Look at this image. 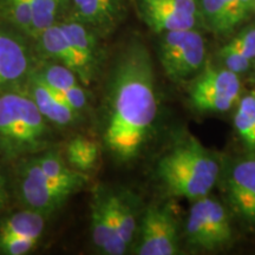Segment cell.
Masks as SVG:
<instances>
[{
	"label": "cell",
	"instance_id": "6da1fadb",
	"mask_svg": "<svg viewBox=\"0 0 255 255\" xmlns=\"http://www.w3.org/2000/svg\"><path fill=\"white\" fill-rule=\"evenodd\" d=\"M156 90L150 51L132 38L115 58L105 95L102 139L117 163H132L150 141L158 115Z\"/></svg>",
	"mask_w": 255,
	"mask_h": 255
},
{
	"label": "cell",
	"instance_id": "7a4b0ae2",
	"mask_svg": "<svg viewBox=\"0 0 255 255\" xmlns=\"http://www.w3.org/2000/svg\"><path fill=\"white\" fill-rule=\"evenodd\" d=\"M220 176L218 157L191 135L175 142L156 164V177L165 193L191 202L209 195Z\"/></svg>",
	"mask_w": 255,
	"mask_h": 255
},
{
	"label": "cell",
	"instance_id": "3957f363",
	"mask_svg": "<svg viewBox=\"0 0 255 255\" xmlns=\"http://www.w3.org/2000/svg\"><path fill=\"white\" fill-rule=\"evenodd\" d=\"M46 122L31 96L0 94V150L7 157L43 150L50 137Z\"/></svg>",
	"mask_w": 255,
	"mask_h": 255
},
{
	"label": "cell",
	"instance_id": "277c9868",
	"mask_svg": "<svg viewBox=\"0 0 255 255\" xmlns=\"http://www.w3.org/2000/svg\"><path fill=\"white\" fill-rule=\"evenodd\" d=\"M158 36L159 63L171 82L191 81L205 68L206 41L199 28L169 31Z\"/></svg>",
	"mask_w": 255,
	"mask_h": 255
},
{
	"label": "cell",
	"instance_id": "5b68a950",
	"mask_svg": "<svg viewBox=\"0 0 255 255\" xmlns=\"http://www.w3.org/2000/svg\"><path fill=\"white\" fill-rule=\"evenodd\" d=\"M184 237L188 246L216 252L233 242V227L228 209L215 197L207 195L194 201L188 214Z\"/></svg>",
	"mask_w": 255,
	"mask_h": 255
},
{
	"label": "cell",
	"instance_id": "8992f818",
	"mask_svg": "<svg viewBox=\"0 0 255 255\" xmlns=\"http://www.w3.org/2000/svg\"><path fill=\"white\" fill-rule=\"evenodd\" d=\"M241 91L240 76L207 60L205 68L191 79L188 96L199 113L225 114L238 103Z\"/></svg>",
	"mask_w": 255,
	"mask_h": 255
},
{
	"label": "cell",
	"instance_id": "52a82bcc",
	"mask_svg": "<svg viewBox=\"0 0 255 255\" xmlns=\"http://www.w3.org/2000/svg\"><path fill=\"white\" fill-rule=\"evenodd\" d=\"M133 253L138 255L180 254L177 221L169 206L150 205L144 210Z\"/></svg>",
	"mask_w": 255,
	"mask_h": 255
},
{
	"label": "cell",
	"instance_id": "ba28073f",
	"mask_svg": "<svg viewBox=\"0 0 255 255\" xmlns=\"http://www.w3.org/2000/svg\"><path fill=\"white\" fill-rule=\"evenodd\" d=\"M137 11L156 34L169 31L202 30L196 0H135Z\"/></svg>",
	"mask_w": 255,
	"mask_h": 255
},
{
	"label": "cell",
	"instance_id": "9c48e42d",
	"mask_svg": "<svg viewBox=\"0 0 255 255\" xmlns=\"http://www.w3.org/2000/svg\"><path fill=\"white\" fill-rule=\"evenodd\" d=\"M222 184L229 208L255 231V156L233 162L223 174Z\"/></svg>",
	"mask_w": 255,
	"mask_h": 255
},
{
	"label": "cell",
	"instance_id": "30bf717a",
	"mask_svg": "<svg viewBox=\"0 0 255 255\" xmlns=\"http://www.w3.org/2000/svg\"><path fill=\"white\" fill-rule=\"evenodd\" d=\"M19 190L24 205L43 215L55 212L75 194L50 180L34 159L25 163L21 169Z\"/></svg>",
	"mask_w": 255,
	"mask_h": 255
},
{
	"label": "cell",
	"instance_id": "8fae6325",
	"mask_svg": "<svg viewBox=\"0 0 255 255\" xmlns=\"http://www.w3.org/2000/svg\"><path fill=\"white\" fill-rule=\"evenodd\" d=\"M129 0H71V17L91 28L101 38L111 36L124 23Z\"/></svg>",
	"mask_w": 255,
	"mask_h": 255
},
{
	"label": "cell",
	"instance_id": "7c38bea8",
	"mask_svg": "<svg viewBox=\"0 0 255 255\" xmlns=\"http://www.w3.org/2000/svg\"><path fill=\"white\" fill-rule=\"evenodd\" d=\"M91 238L95 247L105 255H122L127 253V250L117 238L109 193L103 189L96 191L92 199Z\"/></svg>",
	"mask_w": 255,
	"mask_h": 255
},
{
	"label": "cell",
	"instance_id": "4fadbf2b",
	"mask_svg": "<svg viewBox=\"0 0 255 255\" xmlns=\"http://www.w3.org/2000/svg\"><path fill=\"white\" fill-rule=\"evenodd\" d=\"M23 36L4 28L0 32V89L19 82L30 70V51Z\"/></svg>",
	"mask_w": 255,
	"mask_h": 255
},
{
	"label": "cell",
	"instance_id": "5bb4252c",
	"mask_svg": "<svg viewBox=\"0 0 255 255\" xmlns=\"http://www.w3.org/2000/svg\"><path fill=\"white\" fill-rule=\"evenodd\" d=\"M33 40L37 44V50L44 57L68 66L78 76L79 81L84 85L91 84L92 81L84 64L65 37L59 24L44 30Z\"/></svg>",
	"mask_w": 255,
	"mask_h": 255
},
{
	"label": "cell",
	"instance_id": "9a60e30c",
	"mask_svg": "<svg viewBox=\"0 0 255 255\" xmlns=\"http://www.w3.org/2000/svg\"><path fill=\"white\" fill-rule=\"evenodd\" d=\"M59 26L62 27L64 34L75 49L82 63L84 64L91 81L94 82L100 71V65L103 58V38L71 17H66L60 21Z\"/></svg>",
	"mask_w": 255,
	"mask_h": 255
},
{
	"label": "cell",
	"instance_id": "2e32d148",
	"mask_svg": "<svg viewBox=\"0 0 255 255\" xmlns=\"http://www.w3.org/2000/svg\"><path fill=\"white\" fill-rule=\"evenodd\" d=\"M30 81L31 98L47 122L60 127L70 126L75 122L79 114L72 109L62 94L46 85L37 73L32 76Z\"/></svg>",
	"mask_w": 255,
	"mask_h": 255
},
{
	"label": "cell",
	"instance_id": "e0dca14e",
	"mask_svg": "<svg viewBox=\"0 0 255 255\" xmlns=\"http://www.w3.org/2000/svg\"><path fill=\"white\" fill-rule=\"evenodd\" d=\"M39 78L51 89L62 94L72 109L81 114L88 107V97L79 84V78L71 69L63 64H47L37 72Z\"/></svg>",
	"mask_w": 255,
	"mask_h": 255
},
{
	"label": "cell",
	"instance_id": "ac0fdd59",
	"mask_svg": "<svg viewBox=\"0 0 255 255\" xmlns=\"http://www.w3.org/2000/svg\"><path fill=\"white\" fill-rule=\"evenodd\" d=\"M44 174L53 182L68 188L73 193H77L87 186L89 176L87 173L73 169L65 159L57 152H47L40 157L34 158Z\"/></svg>",
	"mask_w": 255,
	"mask_h": 255
},
{
	"label": "cell",
	"instance_id": "d6986e66",
	"mask_svg": "<svg viewBox=\"0 0 255 255\" xmlns=\"http://www.w3.org/2000/svg\"><path fill=\"white\" fill-rule=\"evenodd\" d=\"M71 0H33L26 37L33 40L46 28L59 24L70 14Z\"/></svg>",
	"mask_w": 255,
	"mask_h": 255
},
{
	"label": "cell",
	"instance_id": "ffe728a7",
	"mask_svg": "<svg viewBox=\"0 0 255 255\" xmlns=\"http://www.w3.org/2000/svg\"><path fill=\"white\" fill-rule=\"evenodd\" d=\"M196 4L203 30L229 36L237 28L225 0H196Z\"/></svg>",
	"mask_w": 255,
	"mask_h": 255
},
{
	"label": "cell",
	"instance_id": "44dd1931",
	"mask_svg": "<svg viewBox=\"0 0 255 255\" xmlns=\"http://www.w3.org/2000/svg\"><path fill=\"white\" fill-rule=\"evenodd\" d=\"M44 216L36 210L26 209L5 219L0 225V237H24L39 240L44 231Z\"/></svg>",
	"mask_w": 255,
	"mask_h": 255
},
{
	"label": "cell",
	"instance_id": "7402d4cb",
	"mask_svg": "<svg viewBox=\"0 0 255 255\" xmlns=\"http://www.w3.org/2000/svg\"><path fill=\"white\" fill-rule=\"evenodd\" d=\"M113 208L117 237L123 247L128 251L137 232V218L135 207L127 197L121 194L109 193Z\"/></svg>",
	"mask_w": 255,
	"mask_h": 255
},
{
	"label": "cell",
	"instance_id": "603a6c76",
	"mask_svg": "<svg viewBox=\"0 0 255 255\" xmlns=\"http://www.w3.org/2000/svg\"><path fill=\"white\" fill-rule=\"evenodd\" d=\"M234 127L247 150L255 152V91L239 100Z\"/></svg>",
	"mask_w": 255,
	"mask_h": 255
},
{
	"label": "cell",
	"instance_id": "cb8c5ba5",
	"mask_svg": "<svg viewBox=\"0 0 255 255\" xmlns=\"http://www.w3.org/2000/svg\"><path fill=\"white\" fill-rule=\"evenodd\" d=\"M100 158V145L87 137H75L66 146L68 163L76 170L87 173L97 165Z\"/></svg>",
	"mask_w": 255,
	"mask_h": 255
},
{
	"label": "cell",
	"instance_id": "d4e9b609",
	"mask_svg": "<svg viewBox=\"0 0 255 255\" xmlns=\"http://www.w3.org/2000/svg\"><path fill=\"white\" fill-rule=\"evenodd\" d=\"M219 58L221 60V65L232 72L241 76L248 72L253 66V62L246 56L242 55L240 51L229 45L227 43L219 51Z\"/></svg>",
	"mask_w": 255,
	"mask_h": 255
},
{
	"label": "cell",
	"instance_id": "484cf974",
	"mask_svg": "<svg viewBox=\"0 0 255 255\" xmlns=\"http://www.w3.org/2000/svg\"><path fill=\"white\" fill-rule=\"evenodd\" d=\"M38 240L24 237H0V253L7 255H24L30 253Z\"/></svg>",
	"mask_w": 255,
	"mask_h": 255
},
{
	"label": "cell",
	"instance_id": "4316f807",
	"mask_svg": "<svg viewBox=\"0 0 255 255\" xmlns=\"http://www.w3.org/2000/svg\"><path fill=\"white\" fill-rule=\"evenodd\" d=\"M228 44L253 62L255 59V26L244 28Z\"/></svg>",
	"mask_w": 255,
	"mask_h": 255
},
{
	"label": "cell",
	"instance_id": "83f0119b",
	"mask_svg": "<svg viewBox=\"0 0 255 255\" xmlns=\"http://www.w3.org/2000/svg\"><path fill=\"white\" fill-rule=\"evenodd\" d=\"M225 2L237 27L254 14V0H225Z\"/></svg>",
	"mask_w": 255,
	"mask_h": 255
},
{
	"label": "cell",
	"instance_id": "f1b7e54d",
	"mask_svg": "<svg viewBox=\"0 0 255 255\" xmlns=\"http://www.w3.org/2000/svg\"><path fill=\"white\" fill-rule=\"evenodd\" d=\"M33 0H0V13L4 12L12 6L19 5V4H26V2H32Z\"/></svg>",
	"mask_w": 255,
	"mask_h": 255
},
{
	"label": "cell",
	"instance_id": "f546056e",
	"mask_svg": "<svg viewBox=\"0 0 255 255\" xmlns=\"http://www.w3.org/2000/svg\"><path fill=\"white\" fill-rule=\"evenodd\" d=\"M5 196H6V193H5V181H4V177H2V174L0 173V208H1L2 205H4Z\"/></svg>",
	"mask_w": 255,
	"mask_h": 255
},
{
	"label": "cell",
	"instance_id": "4dcf8cb0",
	"mask_svg": "<svg viewBox=\"0 0 255 255\" xmlns=\"http://www.w3.org/2000/svg\"><path fill=\"white\" fill-rule=\"evenodd\" d=\"M252 68H253V70H254V75H255V59L253 60V66H252Z\"/></svg>",
	"mask_w": 255,
	"mask_h": 255
},
{
	"label": "cell",
	"instance_id": "1f68e13d",
	"mask_svg": "<svg viewBox=\"0 0 255 255\" xmlns=\"http://www.w3.org/2000/svg\"><path fill=\"white\" fill-rule=\"evenodd\" d=\"M253 12H254V14H255V0H254V6H253Z\"/></svg>",
	"mask_w": 255,
	"mask_h": 255
}]
</instances>
